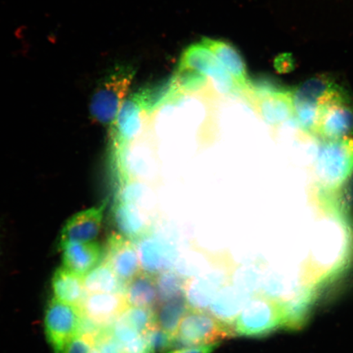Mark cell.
<instances>
[{"instance_id": "obj_1", "label": "cell", "mask_w": 353, "mask_h": 353, "mask_svg": "<svg viewBox=\"0 0 353 353\" xmlns=\"http://www.w3.org/2000/svg\"><path fill=\"white\" fill-rule=\"evenodd\" d=\"M166 90L154 92L143 90L128 97L110 126L114 157L125 152L128 147L143 134L150 114L165 99Z\"/></svg>"}, {"instance_id": "obj_2", "label": "cell", "mask_w": 353, "mask_h": 353, "mask_svg": "<svg viewBox=\"0 0 353 353\" xmlns=\"http://www.w3.org/2000/svg\"><path fill=\"white\" fill-rule=\"evenodd\" d=\"M283 303L264 295L250 298L233 324L236 336L263 337L282 326L292 325Z\"/></svg>"}, {"instance_id": "obj_3", "label": "cell", "mask_w": 353, "mask_h": 353, "mask_svg": "<svg viewBox=\"0 0 353 353\" xmlns=\"http://www.w3.org/2000/svg\"><path fill=\"white\" fill-rule=\"evenodd\" d=\"M317 183L325 190H337L353 174V139L323 141L314 162Z\"/></svg>"}, {"instance_id": "obj_4", "label": "cell", "mask_w": 353, "mask_h": 353, "mask_svg": "<svg viewBox=\"0 0 353 353\" xmlns=\"http://www.w3.org/2000/svg\"><path fill=\"white\" fill-rule=\"evenodd\" d=\"M134 74L130 66H120L101 81L90 104L92 121L103 126L112 125L127 98Z\"/></svg>"}, {"instance_id": "obj_5", "label": "cell", "mask_w": 353, "mask_h": 353, "mask_svg": "<svg viewBox=\"0 0 353 353\" xmlns=\"http://www.w3.org/2000/svg\"><path fill=\"white\" fill-rule=\"evenodd\" d=\"M234 336L232 326L208 312L190 307L174 335L173 347L209 345Z\"/></svg>"}, {"instance_id": "obj_6", "label": "cell", "mask_w": 353, "mask_h": 353, "mask_svg": "<svg viewBox=\"0 0 353 353\" xmlns=\"http://www.w3.org/2000/svg\"><path fill=\"white\" fill-rule=\"evenodd\" d=\"M179 69H191L205 76L214 94L222 97L241 95L235 81L222 63L202 43L192 44L181 57Z\"/></svg>"}, {"instance_id": "obj_7", "label": "cell", "mask_w": 353, "mask_h": 353, "mask_svg": "<svg viewBox=\"0 0 353 353\" xmlns=\"http://www.w3.org/2000/svg\"><path fill=\"white\" fill-rule=\"evenodd\" d=\"M233 272L228 260L218 259L214 260L200 274L188 278L185 297L190 307L202 311L208 309L219 291L231 283Z\"/></svg>"}, {"instance_id": "obj_8", "label": "cell", "mask_w": 353, "mask_h": 353, "mask_svg": "<svg viewBox=\"0 0 353 353\" xmlns=\"http://www.w3.org/2000/svg\"><path fill=\"white\" fill-rule=\"evenodd\" d=\"M83 319L81 307L55 299L50 300L44 316V327L55 353H63L68 344L81 335Z\"/></svg>"}, {"instance_id": "obj_9", "label": "cell", "mask_w": 353, "mask_h": 353, "mask_svg": "<svg viewBox=\"0 0 353 353\" xmlns=\"http://www.w3.org/2000/svg\"><path fill=\"white\" fill-rule=\"evenodd\" d=\"M241 97L273 129L294 117L293 91L262 90L251 83Z\"/></svg>"}, {"instance_id": "obj_10", "label": "cell", "mask_w": 353, "mask_h": 353, "mask_svg": "<svg viewBox=\"0 0 353 353\" xmlns=\"http://www.w3.org/2000/svg\"><path fill=\"white\" fill-rule=\"evenodd\" d=\"M353 132V108L345 92L339 87L319 108L314 134L323 141L350 137Z\"/></svg>"}, {"instance_id": "obj_11", "label": "cell", "mask_w": 353, "mask_h": 353, "mask_svg": "<svg viewBox=\"0 0 353 353\" xmlns=\"http://www.w3.org/2000/svg\"><path fill=\"white\" fill-rule=\"evenodd\" d=\"M104 255L103 262L125 285L142 271L135 243L121 234L113 233L109 236Z\"/></svg>"}, {"instance_id": "obj_12", "label": "cell", "mask_w": 353, "mask_h": 353, "mask_svg": "<svg viewBox=\"0 0 353 353\" xmlns=\"http://www.w3.org/2000/svg\"><path fill=\"white\" fill-rule=\"evenodd\" d=\"M129 303L123 294H87L81 305L83 316L96 324L108 326L121 316Z\"/></svg>"}, {"instance_id": "obj_13", "label": "cell", "mask_w": 353, "mask_h": 353, "mask_svg": "<svg viewBox=\"0 0 353 353\" xmlns=\"http://www.w3.org/2000/svg\"><path fill=\"white\" fill-rule=\"evenodd\" d=\"M107 201L79 212L65 223L60 233L59 246L70 242H92L99 235Z\"/></svg>"}, {"instance_id": "obj_14", "label": "cell", "mask_w": 353, "mask_h": 353, "mask_svg": "<svg viewBox=\"0 0 353 353\" xmlns=\"http://www.w3.org/2000/svg\"><path fill=\"white\" fill-rule=\"evenodd\" d=\"M138 251L142 270L157 276L173 269L176 250L169 242L152 235L139 242Z\"/></svg>"}, {"instance_id": "obj_15", "label": "cell", "mask_w": 353, "mask_h": 353, "mask_svg": "<svg viewBox=\"0 0 353 353\" xmlns=\"http://www.w3.org/2000/svg\"><path fill=\"white\" fill-rule=\"evenodd\" d=\"M59 249L63 253V266L83 277L98 266L103 256V250L95 241L66 243Z\"/></svg>"}, {"instance_id": "obj_16", "label": "cell", "mask_w": 353, "mask_h": 353, "mask_svg": "<svg viewBox=\"0 0 353 353\" xmlns=\"http://www.w3.org/2000/svg\"><path fill=\"white\" fill-rule=\"evenodd\" d=\"M114 223L119 234L134 243H139L151 235L147 219L138 206L117 200L113 206Z\"/></svg>"}, {"instance_id": "obj_17", "label": "cell", "mask_w": 353, "mask_h": 353, "mask_svg": "<svg viewBox=\"0 0 353 353\" xmlns=\"http://www.w3.org/2000/svg\"><path fill=\"white\" fill-rule=\"evenodd\" d=\"M201 43L213 52L227 72L230 74L239 88L241 96L243 92L248 90L251 83L247 74L245 61L239 52L230 43L210 38H203Z\"/></svg>"}, {"instance_id": "obj_18", "label": "cell", "mask_w": 353, "mask_h": 353, "mask_svg": "<svg viewBox=\"0 0 353 353\" xmlns=\"http://www.w3.org/2000/svg\"><path fill=\"white\" fill-rule=\"evenodd\" d=\"M249 299L231 282L216 295L208 307V311L215 319L232 326L233 328L234 322Z\"/></svg>"}, {"instance_id": "obj_19", "label": "cell", "mask_w": 353, "mask_h": 353, "mask_svg": "<svg viewBox=\"0 0 353 353\" xmlns=\"http://www.w3.org/2000/svg\"><path fill=\"white\" fill-rule=\"evenodd\" d=\"M52 290L54 299L79 307L87 294L83 277L63 266L55 271L52 279Z\"/></svg>"}, {"instance_id": "obj_20", "label": "cell", "mask_w": 353, "mask_h": 353, "mask_svg": "<svg viewBox=\"0 0 353 353\" xmlns=\"http://www.w3.org/2000/svg\"><path fill=\"white\" fill-rule=\"evenodd\" d=\"M123 295L131 307L154 309L158 305L157 276L141 271L125 285Z\"/></svg>"}, {"instance_id": "obj_21", "label": "cell", "mask_w": 353, "mask_h": 353, "mask_svg": "<svg viewBox=\"0 0 353 353\" xmlns=\"http://www.w3.org/2000/svg\"><path fill=\"white\" fill-rule=\"evenodd\" d=\"M83 285L87 294H123L125 287L109 265L103 261L83 276Z\"/></svg>"}, {"instance_id": "obj_22", "label": "cell", "mask_w": 353, "mask_h": 353, "mask_svg": "<svg viewBox=\"0 0 353 353\" xmlns=\"http://www.w3.org/2000/svg\"><path fill=\"white\" fill-rule=\"evenodd\" d=\"M186 297L182 296L159 303L156 312L157 323L159 327L174 335L181 321L188 312Z\"/></svg>"}, {"instance_id": "obj_23", "label": "cell", "mask_w": 353, "mask_h": 353, "mask_svg": "<svg viewBox=\"0 0 353 353\" xmlns=\"http://www.w3.org/2000/svg\"><path fill=\"white\" fill-rule=\"evenodd\" d=\"M188 279L174 269L157 275L158 304L185 296Z\"/></svg>"}, {"instance_id": "obj_24", "label": "cell", "mask_w": 353, "mask_h": 353, "mask_svg": "<svg viewBox=\"0 0 353 353\" xmlns=\"http://www.w3.org/2000/svg\"><path fill=\"white\" fill-rule=\"evenodd\" d=\"M122 316L142 335L147 334L157 325L153 308L130 306Z\"/></svg>"}, {"instance_id": "obj_25", "label": "cell", "mask_w": 353, "mask_h": 353, "mask_svg": "<svg viewBox=\"0 0 353 353\" xmlns=\"http://www.w3.org/2000/svg\"><path fill=\"white\" fill-rule=\"evenodd\" d=\"M86 338L94 344L99 353H125L122 344L114 338L110 325L105 326L94 336Z\"/></svg>"}, {"instance_id": "obj_26", "label": "cell", "mask_w": 353, "mask_h": 353, "mask_svg": "<svg viewBox=\"0 0 353 353\" xmlns=\"http://www.w3.org/2000/svg\"><path fill=\"white\" fill-rule=\"evenodd\" d=\"M152 353H162L173 347L174 335L166 332L158 325L145 335Z\"/></svg>"}, {"instance_id": "obj_27", "label": "cell", "mask_w": 353, "mask_h": 353, "mask_svg": "<svg viewBox=\"0 0 353 353\" xmlns=\"http://www.w3.org/2000/svg\"><path fill=\"white\" fill-rule=\"evenodd\" d=\"M110 328L114 338L122 344L123 347L142 335L132 327L122 315L110 325Z\"/></svg>"}, {"instance_id": "obj_28", "label": "cell", "mask_w": 353, "mask_h": 353, "mask_svg": "<svg viewBox=\"0 0 353 353\" xmlns=\"http://www.w3.org/2000/svg\"><path fill=\"white\" fill-rule=\"evenodd\" d=\"M63 353H99L90 339L79 335L65 347Z\"/></svg>"}, {"instance_id": "obj_29", "label": "cell", "mask_w": 353, "mask_h": 353, "mask_svg": "<svg viewBox=\"0 0 353 353\" xmlns=\"http://www.w3.org/2000/svg\"><path fill=\"white\" fill-rule=\"evenodd\" d=\"M219 346V343L209 344V345L183 347L179 348V350L175 348V350H170L166 353H212Z\"/></svg>"}]
</instances>
